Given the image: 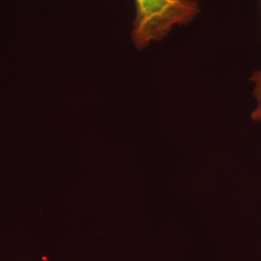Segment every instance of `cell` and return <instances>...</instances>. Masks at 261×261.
<instances>
[{
	"instance_id": "1",
	"label": "cell",
	"mask_w": 261,
	"mask_h": 261,
	"mask_svg": "<svg viewBox=\"0 0 261 261\" xmlns=\"http://www.w3.org/2000/svg\"><path fill=\"white\" fill-rule=\"evenodd\" d=\"M132 39L138 48L166 37L176 27L189 23L199 13L194 0H135Z\"/></svg>"
},
{
	"instance_id": "2",
	"label": "cell",
	"mask_w": 261,
	"mask_h": 261,
	"mask_svg": "<svg viewBox=\"0 0 261 261\" xmlns=\"http://www.w3.org/2000/svg\"><path fill=\"white\" fill-rule=\"evenodd\" d=\"M251 81L254 84L253 96L256 100V108L252 112V118L255 121L261 122V70L253 73Z\"/></svg>"
}]
</instances>
